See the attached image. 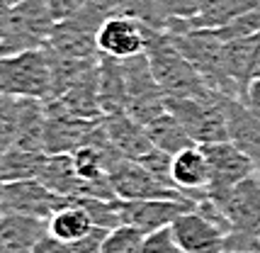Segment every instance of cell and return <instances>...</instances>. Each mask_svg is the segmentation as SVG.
<instances>
[{
	"mask_svg": "<svg viewBox=\"0 0 260 253\" xmlns=\"http://www.w3.org/2000/svg\"><path fill=\"white\" fill-rule=\"evenodd\" d=\"M209 197V195H207ZM226 222L229 234H258L260 229V175H250L229 193L209 197Z\"/></svg>",
	"mask_w": 260,
	"mask_h": 253,
	"instance_id": "8",
	"label": "cell"
},
{
	"mask_svg": "<svg viewBox=\"0 0 260 253\" xmlns=\"http://www.w3.org/2000/svg\"><path fill=\"white\" fill-rule=\"evenodd\" d=\"M56 29L49 0H24L12 10L0 12V54L12 56L27 49H42Z\"/></svg>",
	"mask_w": 260,
	"mask_h": 253,
	"instance_id": "2",
	"label": "cell"
},
{
	"mask_svg": "<svg viewBox=\"0 0 260 253\" xmlns=\"http://www.w3.org/2000/svg\"><path fill=\"white\" fill-rule=\"evenodd\" d=\"M0 202H3V214H24L49 222L71 200L56 195L42 180H20V183H3Z\"/></svg>",
	"mask_w": 260,
	"mask_h": 253,
	"instance_id": "10",
	"label": "cell"
},
{
	"mask_svg": "<svg viewBox=\"0 0 260 253\" xmlns=\"http://www.w3.org/2000/svg\"><path fill=\"white\" fill-rule=\"evenodd\" d=\"M173 183L178 190L187 193L194 202L207 195L209 187V166L200 144L173 156Z\"/></svg>",
	"mask_w": 260,
	"mask_h": 253,
	"instance_id": "17",
	"label": "cell"
},
{
	"mask_svg": "<svg viewBox=\"0 0 260 253\" xmlns=\"http://www.w3.org/2000/svg\"><path fill=\"white\" fill-rule=\"evenodd\" d=\"M49 234V222L24 214H3L0 222V251L32 253L37 243Z\"/></svg>",
	"mask_w": 260,
	"mask_h": 253,
	"instance_id": "16",
	"label": "cell"
},
{
	"mask_svg": "<svg viewBox=\"0 0 260 253\" xmlns=\"http://www.w3.org/2000/svg\"><path fill=\"white\" fill-rule=\"evenodd\" d=\"M0 92L42 103L54 100V66L49 49H27L0 58Z\"/></svg>",
	"mask_w": 260,
	"mask_h": 253,
	"instance_id": "3",
	"label": "cell"
},
{
	"mask_svg": "<svg viewBox=\"0 0 260 253\" xmlns=\"http://www.w3.org/2000/svg\"><path fill=\"white\" fill-rule=\"evenodd\" d=\"M258 175H260V168H258Z\"/></svg>",
	"mask_w": 260,
	"mask_h": 253,
	"instance_id": "34",
	"label": "cell"
},
{
	"mask_svg": "<svg viewBox=\"0 0 260 253\" xmlns=\"http://www.w3.org/2000/svg\"><path fill=\"white\" fill-rule=\"evenodd\" d=\"M146 134L151 139V144L156 146V149H163L168 151V153H180V151L190 149L194 146V139L187 134V129L178 122V117L170 115L168 107H166V112L158 115L156 119H151L146 124Z\"/></svg>",
	"mask_w": 260,
	"mask_h": 253,
	"instance_id": "20",
	"label": "cell"
},
{
	"mask_svg": "<svg viewBox=\"0 0 260 253\" xmlns=\"http://www.w3.org/2000/svg\"><path fill=\"white\" fill-rule=\"evenodd\" d=\"M102 132H105L107 144L124 159L139 161L146 151L153 149V144L146 134V126L136 122L134 117L126 115V112L105 115L102 117Z\"/></svg>",
	"mask_w": 260,
	"mask_h": 253,
	"instance_id": "13",
	"label": "cell"
},
{
	"mask_svg": "<svg viewBox=\"0 0 260 253\" xmlns=\"http://www.w3.org/2000/svg\"><path fill=\"white\" fill-rule=\"evenodd\" d=\"M112 229H105V227H92L80 241L73 243V251L76 253H100L105 246V239Z\"/></svg>",
	"mask_w": 260,
	"mask_h": 253,
	"instance_id": "27",
	"label": "cell"
},
{
	"mask_svg": "<svg viewBox=\"0 0 260 253\" xmlns=\"http://www.w3.org/2000/svg\"><path fill=\"white\" fill-rule=\"evenodd\" d=\"M24 0H0V8L3 10H12V8H17V5H22Z\"/></svg>",
	"mask_w": 260,
	"mask_h": 253,
	"instance_id": "31",
	"label": "cell"
},
{
	"mask_svg": "<svg viewBox=\"0 0 260 253\" xmlns=\"http://www.w3.org/2000/svg\"><path fill=\"white\" fill-rule=\"evenodd\" d=\"M144 236L146 234L141 229L122 224V227H117V229H112L107 234L100 253H139L141 243H144Z\"/></svg>",
	"mask_w": 260,
	"mask_h": 253,
	"instance_id": "22",
	"label": "cell"
},
{
	"mask_svg": "<svg viewBox=\"0 0 260 253\" xmlns=\"http://www.w3.org/2000/svg\"><path fill=\"white\" fill-rule=\"evenodd\" d=\"M255 76H260V64H258V71H255Z\"/></svg>",
	"mask_w": 260,
	"mask_h": 253,
	"instance_id": "32",
	"label": "cell"
},
{
	"mask_svg": "<svg viewBox=\"0 0 260 253\" xmlns=\"http://www.w3.org/2000/svg\"><path fill=\"white\" fill-rule=\"evenodd\" d=\"M258 64H260V35L226 42V73L231 83L236 85L238 95L243 92L248 81L255 76Z\"/></svg>",
	"mask_w": 260,
	"mask_h": 253,
	"instance_id": "19",
	"label": "cell"
},
{
	"mask_svg": "<svg viewBox=\"0 0 260 253\" xmlns=\"http://www.w3.org/2000/svg\"><path fill=\"white\" fill-rule=\"evenodd\" d=\"M32 253H76L73 251V246L66 241H61L56 236H51V234H46L42 241L37 243V248Z\"/></svg>",
	"mask_w": 260,
	"mask_h": 253,
	"instance_id": "30",
	"label": "cell"
},
{
	"mask_svg": "<svg viewBox=\"0 0 260 253\" xmlns=\"http://www.w3.org/2000/svg\"><path fill=\"white\" fill-rule=\"evenodd\" d=\"M255 8H260V0H207L194 17L170 22L166 32L178 35V32H190V29H221Z\"/></svg>",
	"mask_w": 260,
	"mask_h": 253,
	"instance_id": "15",
	"label": "cell"
},
{
	"mask_svg": "<svg viewBox=\"0 0 260 253\" xmlns=\"http://www.w3.org/2000/svg\"><path fill=\"white\" fill-rule=\"evenodd\" d=\"M173 42L180 54L194 66V71L204 78V83L214 92L241 98L236 85L226 73V42L216 35V29H190L173 35Z\"/></svg>",
	"mask_w": 260,
	"mask_h": 253,
	"instance_id": "4",
	"label": "cell"
},
{
	"mask_svg": "<svg viewBox=\"0 0 260 253\" xmlns=\"http://www.w3.org/2000/svg\"><path fill=\"white\" fill-rule=\"evenodd\" d=\"M241 100L246 103V107H248L253 115L260 117V76H253L248 81V85L241 92Z\"/></svg>",
	"mask_w": 260,
	"mask_h": 253,
	"instance_id": "29",
	"label": "cell"
},
{
	"mask_svg": "<svg viewBox=\"0 0 260 253\" xmlns=\"http://www.w3.org/2000/svg\"><path fill=\"white\" fill-rule=\"evenodd\" d=\"M255 236H258V243H260V229H258V234H255Z\"/></svg>",
	"mask_w": 260,
	"mask_h": 253,
	"instance_id": "33",
	"label": "cell"
},
{
	"mask_svg": "<svg viewBox=\"0 0 260 253\" xmlns=\"http://www.w3.org/2000/svg\"><path fill=\"white\" fill-rule=\"evenodd\" d=\"M221 107L226 115L229 141L260 166V117L253 115L241 98L231 95H221Z\"/></svg>",
	"mask_w": 260,
	"mask_h": 253,
	"instance_id": "14",
	"label": "cell"
},
{
	"mask_svg": "<svg viewBox=\"0 0 260 253\" xmlns=\"http://www.w3.org/2000/svg\"><path fill=\"white\" fill-rule=\"evenodd\" d=\"M139 163H141L153 178H158L163 185L175 187V183H173V153L153 146V149L146 151V153L139 159Z\"/></svg>",
	"mask_w": 260,
	"mask_h": 253,
	"instance_id": "24",
	"label": "cell"
},
{
	"mask_svg": "<svg viewBox=\"0 0 260 253\" xmlns=\"http://www.w3.org/2000/svg\"><path fill=\"white\" fill-rule=\"evenodd\" d=\"M166 107L170 115L178 117V122L187 129L194 144L204 146V144L229 141L221 92H214L209 98H166Z\"/></svg>",
	"mask_w": 260,
	"mask_h": 253,
	"instance_id": "5",
	"label": "cell"
},
{
	"mask_svg": "<svg viewBox=\"0 0 260 253\" xmlns=\"http://www.w3.org/2000/svg\"><path fill=\"white\" fill-rule=\"evenodd\" d=\"M49 153L44 149H32L15 144L3 151L0 156V180L3 183H20V180H37L46 166Z\"/></svg>",
	"mask_w": 260,
	"mask_h": 253,
	"instance_id": "18",
	"label": "cell"
},
{
	"mask_svg": "<svg viewBox=\"0 0 260 253\" xmlns=\"http://www.w3.org/2000/svg\"><path fill=\"white\" fill-rule=\"evenodd\" d=\"M207 0H158V22L160 29H166L170 22L190 20L202 10Z\"/></svg>",
	"mask_w": 260,
	"mask_h": 253,
	"instance_id": "23",
	"label": "cell"
},
{
	"mask_svg": "<svg viewBox=\"0 0 260 253\" xmlns=\"http://www.w3.org/2000/svg\"><path fill=\"white\" fill-rule=\"evenodd\" d=\"M107 175H110L117 200H187V202H194L187 193L163 185L134 159L117 156L110 163Z\"/></svg>",
	"mask_w": 260,
	"mask_h": 253,
	"instance_id": "6",
	"label": "cell"
},
{
	"mask_svg": "<svg viewBox=\"0 0 260 253\" xmlns=\"http://www.w3.org/2000/svg\"><path fill=\"white\" fill-rule=\"evenodd\" d=\"M114 10L124 12V15H132L136 20H141L144 24L153 27V29H160L158 22V0H112Z\"/></svg>",
	"mask_w": 260,
	"mask_h": 253,
	"instance_id": "25",
	"label": "cell"
},
{
	"mask_svg": "<svg viewBox=\"0 0 260 253\" xmlns=\"http://www.w3.org/2000/svg\"><path fill=\"white\" fill-rule=\"evenodd\" d=\"M148 24L124 12H114L102 22L98 32V51L100 56L126 61L146 54L148 46Z\"/></svg>",
	"mask_w": 260,
	"mask_h": 253,
	"instance_id": "9",
	"label": "cell"
},
{
	"mask_svg": "<svg viewBox=\"0 0 260 253\" xmlns=\"http://www.w3.org/2000/svg\"><path fill=\"white\" fill-rule=\"evenodd\" d=\"M194 207L197 202H187V200H119L122 224L136 227L144 234L168 229L180 214Z\"/></svg>",
	"mask_w": 260,
	"mask_h": 253,
	"instance_id": "11",
	"label": "cell"
},
{
	"mask_svg": "<svg viewBox=\"0 0 260 253\" xmlns=\"http://www.w3.org/2000/svg\"><path fill=\"white\" fill-rule=\"evenodd\" d=\"M173 236L182 253H226V231L194 207L173 222Z\"/></svg>",
	"mask_w": 260,
	"mask_h": 253,
	"instance_id": "12",
	"label": "cell"
},
{
	"mask_svg": "<svg viewBox=\"0 0 260 253\" xmlns=\"http://www.w3.org/2000/svg\"><path fill=\"white\" fill-rule=\"evenodd\" d=\"M202 151L207 156V166H209V187H207L209 197H219L229 193L234 185L255 175L260 168L248 153H243L231 141L204 144Z\"/></svg>",
	"mask_w": 260,
	"mask_h": 253,
	"instance_id": "7",
	"label": "cell"
},
{
	"mask_svg": "<svg viewBox=\"0 0 260 253\" xmlns=\"http://www.w3.org/2000/svg\"><path fill=\"white\" fill-rule=\"evenodd\" d=\"M139 253H182V248L178 246L175 236H173V229L168 227V229H158L146 234Z\"/></svg>",
	"mask_w": 260,
	"mask_h": 253,
	"instance_id": "26",
	"label": "cell"
},
{
	"mask_svg": "<svg viewBox=\"0 0 260 253\" xmlns=\"http://www.w3.org/2000/svg\"><path fill=\"white\" fill-rule=\"evenodd\" d=\"M92 227H95V224H92L90 214H88L85 207L78 205L76 200H71L66 207H61L54 217L49 219V234L61 239V241L71 243V246L76 241H80Z\"/></svg>",
	"mask_w": 260,
	"mask_h": 253,
	"instance_id": "21",
	"label": "cell"
},
{
	"mask_svg": "<svg viewBox=\"0 0 260 253\" xmlns=\"http://www.w3.org/2000/svg\"><path fill=\"white\" fill-rule=\"evenodd\" d=\"M146 56L166 98H209L214 90L204 83V78L194 71V66L180 54L170 32L166 29H148Z\"/></svg>",
	"mask_w": 260,
	"mask_h": 253,
	"instance_id": "1",
	"label": "cell"
},
{
	"mask_svg": "<svg viewBox=\"0 0 260 253\" xmlns=\"http://www.w3.org/2000/svg\"><path fill=\"white\" fill-rule=\"evenodd\" d=\"M88 3H92V0H49L51 12H54V17H56V22L68 20L71 15H76L78 10H83Z\"/></svg>",
	"mask_w": 260,
	"mask_h": 253,
	"instance_id": "28",
	"label": "cell"
}]
</instances>
